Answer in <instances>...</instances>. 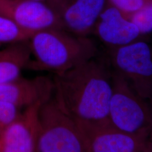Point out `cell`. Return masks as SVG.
I'll list each match as a JSON object with an SVG mask.
<instances>
[{"mask_svg":"<svg viewBox=\"0 0 152 152\" xmlns=\"http://www.w3.org/2000/svg\"><path fill=\"white\" fill-rule=\"evenodd\" d=\"M56 102L74 119L109 118L112 73L108 64L94 58L53 79Z\"/></svg>","mask_w":152,"mask_h":152,"instance_id":"1","label":"cell"},{"mask_svg":"<svg viewBox=\"0 0 152 152\" xmlns=\"http://www.w3.org/2000/svg\"><path fill=\"white\" fill-rule=\"evenodd\" d=\"M32 54L26 68L60 74L95 58L96 49L86 37L77 36L63 29L38 31L29 39Z\"/></svg>","mask_w":152,"mask_h":152,"instance_id":"2","label":"cell"},{"mask_svg":"<svg viewBox=\"0 0 152 152\" xmlns=\"http://www.w3.org/2000/svg\"><path fill=\"white\" fill-rule=\"evenodd\" d=\"M112 94L109 119L115 127L128 134L152 137V109L120 75L112 70Z\"/></svg>","mask_w":152,"mask_h":152,"instance_id":"3","label":"cell"},{"mask_svg":"<svg viewBox=\"0 0 152 152\" xmlns=\"http://www.w3.org/2000/svg\"><path fill=\"white\" fill-rule=\"evenodd\" d=\"M36 152H86L76 121L60 108L54 99L42 104Z\"/></svg>","mask_w":152,"mask_h":152,"instance_id":"4","label":"cell"},{"mask_svg":"<svg viewBox=\"0 0 152 152\" xmlns=\"http://www.w3.org/2000/svg\"><path fill=\"white\" fill-rule=\"evenodd\" d=\"M112 70L128 82L141 98L152 99V47L144 41H134L112 47L110 54Z\"/></svg>","mask_w":152,"mask_h":152,"instance_id":"5","label":"cell"},{"mask_svg":"<svg viewBox=\"0 0 152 152\" xmlns=\"http://www.w3.org/2000/svg\"><path fill=\"white\" fill-rule=\"evenodd\" d=\"M75 120L86 152H152V137L126 133L115 127L109 118Z\"/></svg>","mask_w":152,"mask_h":152,"instance_id":"6","label":"cell"},{"mask_svg":"<svg viewBox=\"0 0 152 152\" xmlns=\"http://www.w3.org/2000/svg\"><path fill=\"white\" fill-rule=\"evenodd\" d=\"M46 4L58 17L64 30L86 37L95 29L107 0H49Z\"/></svg>","mask_w":152,"mask_h":152,"instance_id":"7","label":"cell"},{"mask_svg":"<svg viewBox=\"0 0 152 152\" xmlns=\"http://www.w3.org/2000/svg\"><path fill=\"white\" fill-rule=\"evenodd\" d=\"M0 15L33 32L51 28L63 29L54 11L46 3L42 2L0 0Z\"/></svg>","mask_w":152,"mask_h":152,"instance_id":"8","label":"cell"},{"mask_svg":"<svg viewBox=\"0 0 152 152\" xmlns=\"http://www.w3.org/2000/svg\"><path fill=\"white\" fill-rule=\"evenodd\" d=\"M45 102L39 101L26 107L7 127L0 135L2 152H36L39 130V112Z\"/></svg>","mask_w":152,"mask_h":152,"instance_id":"9","label":"cell"},{"mask_svg":"<svg viewBox=\"0 0 152 152\" xmlns=\"http://www.w3.org/2000/svg\"><path fill=\"white\" fill-rule=\"evenodd\" d=\"M54 92V82L48 77L32 79L19 77L13 81L0 84V100L14 104L19 108L39 101L46 102Z\"/></svg>","mask_w":152,"mask_h":152,"instance_id":"10","label":"cell"},{"mask_svg":"<svg viewBox=\"0 0 152 152\" xmlns=\"http://www.w3.org/2000/svg\"><path fill=\"white\" fill-rule=\"evenodd\" d=\"M95 29L100 39L112 47L131 43L141 35L136 25L108 2Z\"/></svg>","mask_w":152,"mask_h":152,"instance_id":"11","label":"cell"},{"mask_svg":"<svg viewBox=\"0 0 152 152\" xmlns=\"http://www.w3.org/2000/svg\"><path fill=\"white\" fill-rule=\"evenodd\" d=\"M29 40L11 44L2 50L0 57V84L18 79L22 69L27 67L32 54Z\"/></svg>","mask_w":152,"mask_h":152,"instance_id":"12","label":"cell"},{"mask_svg":"<svg viewBox=\"0 0 152 152\" xmlns=\"http://www.w3.org/2000/svg\"><path fill=\"white\" fill-rule=\"evenodd\" d=\"M35 33L24 29L8 18L0 15V44H14L29 40Z\"/></svg>","mask_w":152,"mask_h":152,"instance_id":"13","label":"cell"},{"mask_svg":"<svg viewBox=\"0 0 152 152\" xmlns=\"http://www.w3.org/2000/svg\"><path fill=\"white\" fill-rule=\"evenodd\" d=\"M127 18L136 25L140 34L152 32V0Z\"/></svg>","mask_w":152,"mask_h":152,"instance_id":"14","label":"cell"},{"mask_svg":"<svg viewBox=\"0 0 152 152\" xmlns=\"http://www.w3.org/2000/svg\"><path fill=\"white\" fill-rule=\"evenodd\" d=\"M15 104L0 100V135L20 114Z\"/></svg>","mask_w":152,"mask_h":152,"instance_id":"15","label":"cell"},{"mask_svg":"<svg viewBox=\"0 0 152 152\" xmlns=\"http://www.w3.org/2000/svg\"><path fill=\"white\" fill-rule=\"evenodd\" d=\"M151 1L152 0H107V2L118 9L127 18Z\"/></svg>","mask_w":152,"mask_h":152,"instance_id":"16","label":"cell"},{"mask_svg":"<svg viewBox=\"0 0 152 152\" xmlns=\"http://www.w3.org/2000/svg\"><path fill=\"white\" fill-rule=\"evenodd\" d=\"M32 1H38V2H45L46 3L47 2H48L49 0H32Z\"/></svg>","mask_w":152,"mask_h":152,"instance_id":"17","label":"cell"},{"mask_svg":"<svg viewBox=\"0 0 152 152\" xmlns=\"http://www.w3.org/2000/svg\"><path fill=\"white\" fill-rule=\"evenodd\" d=\"M0 152H2V145H1V140H0Z\"/></svg>","mask_w":152,"mask_h":152,"instance_id":"18","label":"cell"},{"mask_svg":"<svg viewBox=\"0 0 152 152\" xmlns=\"http://www.w3.org/2000/svg\"><path fill=\"white\" fill-rule=\"evenodd\" d=\"M2 52H3V50H0V57L2 54Z\"/></svg>","mask_w":152,"mask_h":152,"instance_id":"19","label":"cell"},{"mask_svg":"<svg viewBox=\"0 0 152 152\" xmlns=\"http://www.w3.org/2000/svg\"><path fill=\"white\" fill-rule=\"evenodd\" d=\"M149 103H150V104H151V107H152V99L149 102Z\"/></svg>","mask_w":152,"mask_h":152,"instance_id":"20","label":"cell"}]
</instances>
